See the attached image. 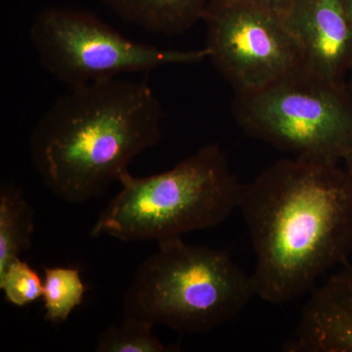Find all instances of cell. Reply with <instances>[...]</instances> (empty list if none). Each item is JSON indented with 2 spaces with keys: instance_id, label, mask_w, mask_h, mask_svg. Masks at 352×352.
<instances>
[{
  "instance_id": "6da1fadb",
  "label": "cell",
  "mask_w": 352,
  "mask_h": 352,
  "mask_svg": "<svg viewBox=\"0 0 352 352\" xmlns=\"http://www.w3.org/2000/svg\"><path fill=\"white\" fill-rule=\"evenodd\" d=\"M256 256V296L302 298L352 254V178L340 164L293 157L243 185L239 208Z\"/></svg>"
},
{
  "instance_id": "7a4b0ae2",
  "label": "cell",
  "mask_w": 352,
  "mask_h": 352,
  "mask_svg": "<svg viewBox=\"0 0 352 352\" xmlns=\"http://www.w3.org/2000/svg\"><path fill=\"white\" fill-rule=\"evenodd\" d=\"M163 108L146 80L106 78L69 87L32 129L31 163L66 203L100 196L162 138Z\"/></svg>"
},
{
  "instance_id": "3957f363",
  "label": "cell",
  "mask_w": 352,
  "mask_h": 352,
  "mask_svg": "<svg viewBox=\"0 0 352 352\" xmlns=\"http://www.w3.org/2000/svg\"><path fill=\"white\" fill-rule=\"evenodd\" d=\"M119 183L91 237L159 242L210 228L239 208L243 188L217 144L204 146L164 173L138 177L127 171Z\"/></svg>"
},
{
  "instance_id": "277c9868",
  "label": "cell",
  "mask_w": 352,
  "mask_h": 352,
  "mask_svg": "<svg viewBox=\"0 0 352 352\" xmlns=\"http://www.w3.org/2000/svg\"><path fill=\"white\" fill-rule=\"evenodd\" d=\"M256 296L251 275L226 252L159 241L122 298V316L182 333L210 332L232 320Z\"/></svg>"
},
{
  "instance_id": "5b68a950",
  "label": "cell",
  "mask_w": 352,
  "mask_h": 352,
  "mask_svg": "<svg viewBox=\"0 0 352 352\" xmlns=\"http://www.w3.org/2000/svg\"><path fill=\"white\" fill-rule=\"evenodd\" d=\"M245 133L293 157L340 164L352 154V98L346 85L302 66L259 89L236 92Z\"/></svg>"
},
{
  "instance_id": "8992f818",
  "label": "cell",
  "mask_w": 352,
  "mask_h": 352,
  "mask_svg": "<svg viewBox=\"0 0 352 352\" xmlns=\"http://www.w3.org/2000/svg\"><path fill=\"white\" fill-rule=\"evenodd\" d=\"M29 38L41 66L68 87L208 57L207 48L168 50L138 43L92 14L63 7L41 11Z\"/></svg>"
},
{
  "instance_id": "52a82bcc",
  "label": "cell",
  "mask_w": 352,
  "mask_h": 352,
  "mask_svg": "<svg viewBox=\"0 0 352 352\" xmlns=\"http://www.w3.org/2000/svg\"><path fill=\"white\" fill-rule=\"evenodd\" d=\"M208 58L236 92L252 91L305 66L282 16L242 0H210Z\"/></svg>"
},
{
  "instance_id": "ba28073f",
  "label": "cell",
  "mask_w": 352,
  "mask_h": 352,
  "mask_svg": "<svg viewBox=\"0 0 352 352\" xmlns=\"http://www.w3.org/2000/svg\"><path fill=\"white\" fill-rule=\"evenodd\" d=\"M285 22L308 69L346 85L352 68V23L342 0H295Z\"/></svg>"
},
{
  "instance_id": "9c48e42d",
  "label": "cell",
  "mask_w": 352,
  "mask_h": 352,
  "mask_svg": "<svg viewBox=\"0 0 352 352\" xmlns=\"http://www.w3.org/2000/svg\"><path fill=\"white\" fill-rule=\"evenodd\" d=\"M285 351L352 352V264L344 263L314 289Z\"/></svg>"
},
{
  "instance_id": "30bf717a",
  "label": "cell",
  "mask_w": 352,
  "mask_h": 352,
  "mask_svg": "<svg viewBox=\"0 0 352 352\" xmlns=\"http://www.w3.org/2000/svg\"><path fill=\"white\" fill-rule=\"evenodd\" d=\"M122 19L156 34H178L203 19L208 0H105Z\"/></svg>"
},
{
  "instance_id": "8fae6325",
  "label": "cell",
  "mask_w": 352,
  "mask_h": 352,
  "mask_svg": "<svg viewBox=\"0 0 352 352\" xmlns=\"http://www.w3.org/2000/svg\"><path fill=\"white\" fill-rule=\"evenodd\" d=\"M36 210L12 182L0 186V273L31 249Z\"/></svg>"
},
{
  "instance_id": "7c38bea8",
  "label": "cell",
  "mask_w": 352,
  "mask_h": 352,
  "mask_svg": "<svg viewBox=\"0 0 352 352\" xmlns=\"http://www.w3.org/2000/svg\"><path fill=\"white\" fill-rule=\"evenodd\" d=\"M87 293L80 271L74 267H45L43 278L44 320L54 325L68 321Z\"/></svg>"
},
{
  "instance_id": "4fadbf2b",
  "label": "cell",
  "mask_w": 352,
  "mask_h": 352,
  "mask_svg": "<svg viewBox=\"0 0 352 352\" xmlns=\"http://www.w3.org/2000/svg\"><path fill=\"white\" fill-rule=\"evenodd\" d=\"M147 322L124 317L119 325L109 326L99 333L96 352H170L179 347L166 344L153 332Z\"/></svg>"
},
{
  "instance_id": "5bb4252c",
  "label": "cell",
  "mask_w": 352,
  "mask_h": 352,
  "mask_svg": "<svg viewBox=\"0 0 352 352\" xmlns=\"http://www.w3.org/2000/svg\"><path fill=\"white\" fill-rule=\"evenodd\" d=\"M0 289L6 302L24 307L43 296V280L29 263L18 258L0 273Z\"/></svg>"
},
{
  "instance_id": "9a60e30c",
  "label": "cell",
  "mask_w": 352,
  "mask_h": 352,
  "mask_svg": "<svg viewBox=\"0 0 352 352\" xmlns=\"http://www.w3.org/2000/svg\"><path fill=\"white\" fill-rule=\"evenodd\" d=\"M284 17L295 0H242Z\"/></svg>"
},
{
  "instance_id": "2e32d148",
  "label": "cell",
  "mask_w": 352,
  "mask_h": 352,
  "mask_svg": "<svg viewBox=\"0 0 352 352\" xmlns=\"http://www.w3.org/2000/svg\"><path fill=\"white\" fill-rule=\"evenodd\" d=\"M342 2H344L347 16H349V20H351L352 23V0H342Z\"/></svg>"
},
{
  "instance_id": "e0dca14e",
  "label": "cell",
  "mask_w": 352,
  "mask_h": 352,
  "mask_svg": "<svg viewBox=\"0 0 352 352\" xmlns=\"http://www.w3.org/2000/svg\"><path fill=\"white\" fill-rule=\"evenodd\" d=\"M344 168H346L347 173H349V175H351V177L352 178V154L351 156L347 157L346 161L344 162Z\"/></svg>"
},
{
  "instance_id": "ac0fdd59",
  "label": "cell",
  "mask_w": 352,
  "mask_h": 352,
  "mask_svg": "<svg viewBox=\"0 0 352 352\" xmlns=\"http://www.w3.org/2000/svg\"><path fill=\"white\" fill-rule=\"evenodd\" d=\"M346 83L347 90H349V94H351L352 98V68L351 72H349V76H347Z\"/></svg>"
},
{
  "instance_id": "d6986e66",
  "label": "cell",
  "mask_w": 352,
  "mask_h": 352,
  "mask_svg": "<svg viewBox=\"0 0 352 352\" xmlns=\"http://www.w3.org/2000/svg\"><path fill=\"white\" fill-rule=\"evenodd\" d=\"M215 1H222V0H215Z\"/></svg>"
}]
</instances>
